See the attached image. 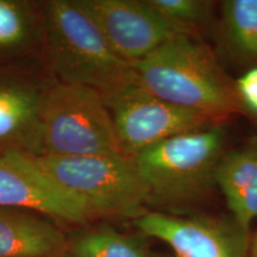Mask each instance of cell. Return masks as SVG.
Returning <instances> with one entry per match:
<instances>
[{
    "label": "cell",
    "instance_id": "obj_3",
    "mask_svg": "<svg viewBox=\"0 0 257 257\" xmlns=\"http://www.w3.org/2000/svg\"><path fill=\"white\" fill-rule=\"evenodd\" d=\"M225 137V127L216 123L167 138L134 156L150 206L175 213L210 194Z\"/></svg>",
    "mask_w": 257,
    "mask_h": 257
},
{
    "label": "cell",
    "instance_id": "obj_7",
    "mask_svg": "<svg viewBox=\"0 0 257 257\" xmlns=\"http://www.w3.org/2000/svg\"><path fill=\"white\" fill-rule=\"evenodd\" d=\"M110 44L131 64L143 60L170 38L194 32L162 17L147 0H76Z\"/></svg>",
    "mask_w": 257,
    "mask_h": 257
},
{
    "label": "cell",
    "instance_id": "obj_15",
    "mask_svg": "<svg viewBox=\"0 0 257 257\" xmlns=\"http://www.w3.org/2000/svg\"><path fill=\"white\" fill-rule=\"evenodd\" d=\"M221 18L230 47L240 56L257 60V0L223 2Z\"/></svg>",
    "mask_w": 257,
    "mask_h": 257
},
{
    "label": "cell",
    "instance_id": "obj_14",
    "mask_svg": "<svg viewBox=\"0 0 257 257\" xmlns=\"http://www.w3.org/2000/svg\"><path fill=\"white\" fill-rule=\"evenodd\" d=\"M142 236L99 226L68 240V249L76 257H153Z\"/></svg>",
    "mask_w": 257,
    "mask_h": 257
},
{
    "label": "cell",
    "instance_id": "obj_8",
    "mask_svg": "<svg viewBox=\"0 0 257 257\" xmlns=\"http://www.w3.org/2000/svg\"><path fill=\"white\" fill-rule=\"evenodd\" d=\"M134 224L143 236L165 242L174 257H250L249 234L232 218L147 211Z\"/></svg>",
    "mask_w": 257,
    "mask_h": 257
},
{
    "label": "cell",
    "instance_id": "obj_18",
    "mask_svg": "<svg viewBox=\"0 0 257 257\" xmlns=\"http://www.w3.org/2000/svg\"><path fill=\"white\" fill-rule=\"evenodd\" d=\"M250 257H257V232L253 236L251 242H250Z\"/></svg>",
    "mask_w": 257,
    "mask_h": 257
},
{
    "label": "cell",
    "instance_id": "obj_5",
    "mask_svg": "<svg viewBox=\"0 0 257 257\" xmlns=\"http://www.w3.org/2000/svg\"><path fill=\"white\" fill-rule=\"evenodd\" d=\"M123 154L101 93L54 81L42 111L36 157Z\"/></svg>",
    "mask_w": 257,
    "mask_h": 257
},
{
    "label": "cell",
    "instance_id": "obj_12",
    "mask_svg": "<svg viewBox=\"0 0 257 257\" xmlns=\"http://www.w3.org/2000/svg\"><path fill=\"white\" fill-rule=\"evenodd\" d=\"M214 182L223 193L231 218L249 234L257 219V141L224 154L214 172Z\"/></svg>",
    "mask_w": 257,
    "mask_h": 257
},
{
    "label": "cell",
    "instance_id": "obj_17",
    "mask_svg": "<svg viewBox=\"0 0 257 257\" xmlns=\"http://www.w3.org/2000/svg\"><path fill=\"white\" fill-rule=\"evenodd\" d=\"M234 83L244 110L257 114V67L244 73Z\"/></svg>",
    "mask_w": 257,
    "mask_h": 257
},
{
    "label": "cell",
    "instance_id": "obj_20",
    "mask_svg": "<svg viewBox=\"0 0 257 257\" xmlns=\"http://www.w3.org/2000/svg\"><path fill=\"white\" fill-rule=\"evenodd\" d=\"M153 257H170V256H166V255H161V253L153 252ZM172 257H174V256H172Z\"/></svg>",
    "mask_w": 257,
    "mask_h": 257
},
{
    "label": "cell",
    "instance_id": "obj_13",
    "mask_svg": "<svg viewBox=\"0 0 257 257\" xmlns=\"http://www.w3.org/2000/svg\"><path fill=\"white\" fill-rule=\"evenodd\" d=\"M41 48V2L0 0V64L21 62Z\"/></svg>",
    "mask_w": 257,
    "mask_h": 257
},
{
    "label": "cell",
    "instance_id": "obj_10",
    "mask_svg": "<svg viewBox=\"0 0 257 257\" xmlns=\"http://www.w3.org/2000/svg\"><path fill=\"white\" fill-rule=\"evenodd\" d=\"M0 207L37 212L54 220L86 224L92 220L83 204L41 168L34 156H0Z\"/></svg>",
    "mask_w": 257,
    "mask_h": 257
},
{
    "label": "cell",
    "instance_id": "obj_19",
    "mask_svg": "<svg viewBox=\"0 0 257 257\" xmlns=\"http://www.w3.org/2000/svg\"><path fill=\"white\" fill-rule=\"evenodd\" d=\"M57 257H76V256L74 255V253H73L72 251H70V250H69L68 248H67L62 253H60V255L57 256Z\"/></svg>",
    "mask_w": 257,
    "mask_h": 257
},
{
    "label": "cell",
    "instance_id": "obj_1",
    "mask_svg": "<svg viewBox=\"0 0 257 257\" xmlns=\"http://www.w3.org/2000/svg\"><path fill=\"white\" fill-rule=\"evenodd\" d=\"M131 68L153 94L218 123L244 110L236 83L210 48L192 34L170 38Z\"/></svg>",
    "mask_w": 257,
    "mask_h": 257
},
{
    "label": "cell",
    "instance_id": "obj_2",
    "mask_svg": "<svg viewBox=\"0 0 257 257\" xmlns=\"http://www.w3.org/2000/svg\"><path fill=\"white\" fill-rule=\"evenodd\" d=\"M41 53L56 81L102 93L134 76L76 0L41 2Z\"/></svg>",
    "mask_w": 257,
    "mask_h": 257
},
{
    "label": "cell",
    "instance_id": "obj_6",
    "mask_svg": "<svg viewBox=\"0 0 257 257\" xmlns=\"http://www.w3.org/2000/svg\"><path fill=\"white\" fill-rule=\"evenodd\" d=\"M124 155L136 156L147 148L176 135L218 121L159 98L144 88L136 75L101 93Z\"/></svg>",
    "mask_w": 257,
    "mask_h": 257
},
{
    "label": "cell",
    "instance_id": "obj_9",
    "mask_svg": "<svg viewBox=\"0 0 257 257\" xmlns=\"http://www.w3.org/2000/svg\"><path fill=\"white\" fill-rule=\"evenodd\" d=\"M54 78L18 63L0 64V156H35L44 100Z\"/></svg>",
    "mask_w": 257,
    "mask_h": 257
},
{
    "label": "cell",
    "instance_id": "obj_16",
    "mask_svg": "<svg viewBox=\"0 0 257 257\" xmlns=\"http://www.w3.org/2000/svg\"><path fill=\"white\" fill-rule=\"evenodd\" d=\"M170 23L194 32L195 27L211 17L212 3L204 0H147Z\"/></svg>",
    "mask_w": 257,
    "mask_h": 257
},
{
    "label": "cell",
    "instance_id": "obj_11",
    "mask_svg": "<svg viewBox=\"0 0 257 257\" xmlns=\"http://www.w3.org/2000/svg\"><path fill=\"white\" fill-rule=\"evenodd\" d=\"M67 248L68 238L53 218L0 207V257H57Z\"/></svg>",
    "mask_w": 257,
    "mask_h": 257
},
{
    "label": "cell",
    "instance_id": "obj_4",
    "mask_svg": "<svg viewBox=\"0 0 257 257\" xmlns=\"http://www.w3.org/2000/svg\"><path fill=\"white\" fill-rule=\"evenodd\" d=\"M60 187L95 218H136L149 205V191L133 157L124 154L80 157H36Z\"/></svg>",
    "mask_w": 257,
    "mask_h": 257
}]
</instances>
